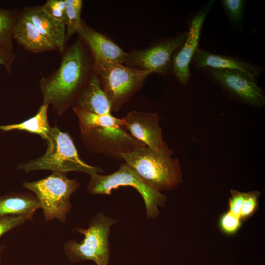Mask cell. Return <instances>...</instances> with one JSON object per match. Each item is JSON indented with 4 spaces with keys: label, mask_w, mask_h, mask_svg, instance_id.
<instances>
[{
    "label": "cell",
    "mask_w": 265,
    "mask_h": 265,
    "mask_svg": "<svg viewBox=\"0 0 265 265\" xmlns=\"http://www.w3.org/2000/svg\"><path fill=\"white\" fill-rule=\"evenodd\" d=\"M57 70L40 80L43 105H52L59 115L71 106L94 72V61L80 37L62 53Z\"/></svg>",
    "instance_id": "1"
},
{
    "label": "cell",
    "mask_w": 265,
    "mask_h": 265,
    "mask_svg": "<svg viewBox=\"0 0 265 265\" xmlns=\"http://www.w3.org/2000/svg\"><path fill=\"white\" fill-rule=\"evenodd\" d=\"M173 153L163 141L158 148L139 147L122 153L121 157L147 184L160 192L172 189L182 182L180 163L177 159L172 158Z\"/></svg>",
    "instance_id": "2"
},
{
    "label": "cell",
    "mask_w": 265,
    "mask_h": 265,
    "mask_svg": "<svg viewBox=\"0 0 265 265\" xmlns=\"http://www.w3.org/2000/svg\"><path fill=\"white\" fill-rule=\"evenodd\" d=\"M46 141L48 149L43 156L22 163L17 168L26 172L50 170L64 174L71 171L83 172L90 176L102 172L98 167L82 161L70 134L61 131L56 126L51 127Z\"/></svg>",
    "instance_id": "3"
},
{
    "label": "cell",
    "mask_w": 265,
    "mask_h": 265,
    "mask_svg": "<svg viewBox=\"0 0 265 265\" xmlns=\"http://www.w3.org/2000/svg\"><path fill=\"white\" fill-rule=\"evenodd\" d=\"M116 220L99 212L89 221L86 229L78 227L73 230L82 234L84 238L78 242L69 240L63 245L69 261L73 263L90 260L97 265H107L109 261L110 229Z\"/></svg>",
    "instance_id": "4"
},
{
    "label": "cell",
    "mask_w": 265,
    "mask_h": 265,
    "mask_svg": "<svg viewBox=\"0 0 265 265\" xmlns=\"http://www.w3.org/2000/svg\"><path fill=\"white\" fill-rule=\"evenodd\" d=\"M80 186L76 179L56 172L44 179L23 183L24 187L32 191L38 199L46 221L56 219L62 223L72 208L70 197Z\"/></svg>",
    "instance_id": "5"
},
{
    "label": "cell",
    "mask_w": 265,
    "mask_h": 265,
    "mask_svg": "<svg viewBox=\"0 0 265 265\" xmlns=\"http://www.w3.org/2000/svg\"><path fill=\"white\" fill-rule=\"evenodd\" d=\"M94 70L110 102L111 111H118L153 73L118 63L94 62Z\"/></svg>",
    "instance_id": "6"
},
{
    "label": "cell",
    "mask_w": 265,
    "mask_h": 265,
    "mask_svg": "<svg viewBox=\"0 0 265 265\" xmlns=\"http://www.w3.org/2000/svg\"><path fill=\"white\" fill-rule=\"evenodd\" d=\"M125 186L133 187L141 194L148 218H156L159 214V207H163L166 202V196L147 184L126 163L121 164L113 173L91 175L87 189L92 194L111 195L112 190Z\"/></svg>",
    "instance_id": "7"
},
{
    "label": "cell",
    "mask_w": 265,
    "mask_h": 265,
    "mask_svg": "<svg viewBox=\"0 0 265 265\" xmlns=\"http://www.w3.org/2000/svg\"><path fill=\"white\" fill-rule=\"evenodd\" d=\"M82 138L85 146L90 152L102 154L117 160L123 159L122 153H129L136 148L146 146L121 127L95 128L82 134Z\"/></svg>",
    "instance_id": "8"
},
{
    "label": "cell",
    "mask_w": 265,
    "mask_h": 265,
    "mask_svg": "<svg viewBox=\"0 0 265 265\" xmlns=\"http://www.w3.org/2000/svg\"><path fill=\"white\" fill-rule=\"evenodd\" d=\"M186 35L187 32L146 49L128 53L125 65L165 76L172 66L173 57L183 45Z\"/></svg>",
    "instance_id": "9"
},
{
    "label": "cell",
    "mask_w": 265,
    "mask_h": 265,
    "mask_svg": "<svg viewBox=\"0 0 265 265\" xmlns=\"http://www.w3.org/2000/svg\"><path fill=\"white\" fill-rule=\"evenodd\" d=\"M207 69L215 80L240 101L255 107L264 106L265 95L255 79L238 70Z\"/></svg>",
    "instance_id": "10"
},
{
    "label": "cell",
    "mask_w": 265,
    "mask_h": 265,
    "mask_svg": "<svg viewBox=\"0 0 265 265\" xmlns=\"http://www.w3.org/2000/svg\"><path fill=\"white\" fill-rule=\"evenodd\" d=\"M214 2L215 0L209 1L196 13L190 23L184 43L173 57V72L177 80L182 85L186 84L190 78L189 65L198 48L204 21Z\"/></svg>",
    "instance_id": "11"
},
{
    "label": "cell",
    "mask_w": 265,
    "mask_h": 265,
    "mask_svg": "<svg viewBox=\"0 0 265 265\" xmlns=\"http://www.w3.org/2000/svg\"><path fill=\"white\" fill-rule=\"evenodd\" d=\"M123 118L124 129L147 147L158 148L163 141L157 113L132 110Z\"/></svg>",
    "instance_id": "12"
},
{
    "label": "cell",
    "mask_w": 265,
    "mask_h": 265,
    "mask_svg": "<svg viewBox=\"0 0 265 265\" xmlns=\"http://www.w3.org/2000/svg\"><path fill=\"white\" fill-rule=\"evenodd\" d=\"M78 33L89 49L94 63L125 64L128 53L103 34L87 26L83 21Z\"/></svg>",
    "instance_id": "13"
},
{
    "label": "cell",
    "mask_w": 265,
    "mask_h": 265,
    "mask_svg": "<svg viewBox=\"0 0 265 265\" xmlns=\"http://www.w3.org/2000/svg\"><path fill=\"white\" fill-rule=\"evenodd\" d=\"M22 13L35 26L40 33L49 40L60 53L65 49L66 27L47 13L41 6L26 7Z\"/></svg>",
    "instance_id": "14"
},
{
    "label": "cell",
    "mask_w": 265,
    "mask_h": 265,
    "mask_svg": "<svg viewBox=\"0 0 265 265\" xmlns=\"http://www.w3.org/2000/svg\"><path fill=\"white\" fill-rule=\"evenodd\" d=\"M72 106L99 115L111 114L110 102L95 71L76 98Z\"/></svg>",
    "instance_id": "15"
},
{
    "label": "cell",
    "mask_w": 265,
    "mask_h": 265,
    "mask_svg": "<svg viewBox=\"0 0 265 265\" xmlns=\"http://www.w3.org/2000/svg\"><path fill=\"white\" fill-rule=\"evenodd\" d=\"M191 62L198 68L235 70L255 79L258 71L255 66L242 60L229 56L215 54L198 48Z\"/></svg>",
    "instance_id": "16"
},
{
    "label": "cell",
    "mask_w": 265,
    "mask_h": 265,
    "mask_svg": "<svg viewBox=\"0 0 265 265\" xmlns=\"http://www.w3.org/2000/svg\"><path fill=\"white\" fill-rule=\"evenodd\" d=\"M13 39L26 50L34 53L56 50L55 46L40 33L22 13L15 25Z\"/></svg>",
    "instance_id": "17"
},
{
    "label": "cell",
    "mask_w": 265,
    "mask_h": 265,
    "mask_svg": "<svg viewBox=\"0 0 265 265\" xmlns=\"http://www.w3.org/2000/svg\"><path fill=\"white\" fill-rule=\"evenodd\" d=\"M41 208L35 194L12 192L0 195V217L6 215H33Z\"/></svg>",
    "instance_id": "18"
},
{
    "label": "cell",
    "mask_w": 265,
    "mask_h": 265,
    "mask_svg": "<svg viewBox=\"0 0 265 265\" xmlns=\"http://www.w3.org/2000/svg\"><path fill=\"white\" fill-rule=\"evenodd\" d=\"M48 105H42L37 113L26 121L18 124L0 126V130L8 132L22 130L39 135L46 140L51 127L47 118Z\"/></svg>",
    "instance_id": "19"
},
{
    "label": "cell",
    "mask_w": 265,
    "mask_h": 265,
    "mask_svg": "<svg viewBox=\"0 0 265 265\" xmlns=\"http://www.w3.org/2000/svg\"><path fill=\"white\" fill-rule=\"evenodd\" d=\"M77 114L82 134L100 127H121L124 128L123 118L115 117L110 114L99 115L87 111L79 107H73Z\"/></svg>",
    "instance_id": "20"
},
{
    "label": "cell",
    "mask_w": 265,
    "mask_h": 265,
    "mask_svg": "<svg viewBox=\"0 0 265 265\" xmlns=\"http://www.w3.org/2000/svg\"><path fill=\"white\" fill-rule=\"evenodd\" d=\"M19 16L13 9L0 8V49L14 52L13 30Z\"/></svg>",
    "instance_id": "21"
},
{
    "label": "cell",
    "mask_w": 265,
    "mask_h": 265,
    "mask_svg": "<svg viewBox=\"0 0 265 265\" xmlns=\"http://www.w3.org/2000/svg\"><path fill=\"white\" fill-rule=\"evenodd\" d=\"M82 5V0H65L66 11L64 24L66 27V41L75 33H78L81 27Z\"/></svg>",
    "instance_id": "22"
},
{
    "label": "cell",
    "mask_w": 265,
    "mask_h": 265,
    "mask_svg": "<svg viewBox=\"0 0 265 265\" xmlns=\"http://www.w3.org/2000/svg\"><path fill=\"white\" fill-rule=\"evenodd\" d=\"M222 5L230 22L235 26H240L246 1L243 0H222Z\"/></svg>",
    "instance_id": "23"
},
{
    "label": "cell",
    "mask_w": 265,
    "mask_h": 265,
    "mask_svg": "<svg viewBox=\"0 0 265 265\" xmlns=\"http://www.w3.org/2000/svg\"><path fill=\"white\" fill-rule=\"evenodd\" d=\"M243 221L239 215H236L228 211L220 216L218 224L220 230L223 233L232 235L238 231Z\"/></svg>",
    "instance_id": "24"
},
{
    "label": "cell",
    "mask_w": 265,
    "mask_h": 265,
    "mask_svg": "<svg viewBox=\"0 0 265 265\" xmlns=\"http://www.w3.org/2000/svg\"><path fill=\"white\" fill-rule=\"evenodd\" d=\"M33 215H6L0 217V237L11 230L32 220Z\"/></svg>",
    "instance_id": "25"
},
{
    "label": "cell",
    "mask_w": 265,
    "mask_h": 265,
    "mask_svg": "<svg viewBox=\"0 0 265 265\" xmlns=\"http://www.w3.org/2000/svg\"><path fill=\"white\" fill-rule=\"evenodd\" d=\"M260 192L258 191L247 192V195L242 204L239 217L243 222L250 217L258 207V198Z\"/></svg>",
    "instance_id": "26"
},
{
    "label": "cell",
    "mask_w": 265,
    "mask_h": 265,
    "mask_svg": "<svg viewBox=\"0 0 265 265\" xmlns=\"http://www.w3.org/2000/svg\"><path fill=\"white\" fill-rule=\"evenodd\" d=\"M41 6L49 15L64 23L66 11L65 0H48Z\"/></svg>",
    "instance_id": "27"
},
{
    "label": "cell",
    "mask_w": 265,
    "mask_h": 265,
    "mask_svg": "<svg viewBox=\"0 0 265 265\" xmlns=\"http://www.w3.org/2000/svg\"><path fill=\"white\" fill-rule=\"evenodd\" d=\"M230 193L231 196L229 200V211L239 216L240 210L247 192L231 189Z\"/></svg>",
    "instance_id": "28"
},
{
    "label": "cell",
    "mask_w": 265,
    "mask_h": 265,
    "mask_svg": "<svg viewBox=\"0 0 265 265\" xmlns=\"http://www.w3.org/2000/svg\"><path fill=\"white\" fill-rule=\"evenodd\" d=\"M15 57L14 52L0 49V65L3 66L9 73L11 72V67Z\"/></svg>",
    "instance_id": "29"
},
{
    "label": "cell",
    "mask_w": 265,
    "mask_h": 265,
    "mask_svg": "<svg viewBox=\"0 0 265 265\" xmlns=\"http://www.w3.org/2000/svg\"><path fill=\"white\" fill-rule=\"evenodd\" d=\"M4 246L3 245H0V265H2V256Z\"/></svg>",
    "instance_id": "30"
}]
</instances>
